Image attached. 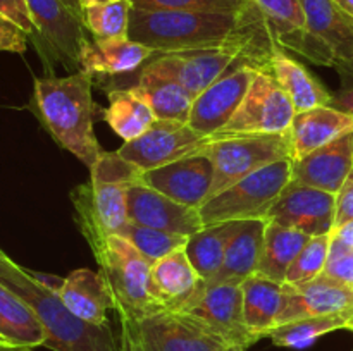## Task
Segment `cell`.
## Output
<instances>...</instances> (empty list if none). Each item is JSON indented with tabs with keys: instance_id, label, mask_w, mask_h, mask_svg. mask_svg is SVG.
<instances>
[{
	"instance_id": "8",
	"label": "cell",
	"mask_w": 353,
	"mask_h": 351,
	"mask_svg": "<svg viewBox=\"0 0 353 351\" xmlns=\"http://www.w3.org/2000/svg\"><path fill=\"white\" fill-rule=\"evenodd\" d=\"M295 114L292 100L274 76L269 71H259L234 116L214 136L281 134L292 127Z\"/></svg>"
},
{
	"instance_id": "7",
	"label": "cell",
	"mask_w": 353,
	"mask_h": 351,
	"mask_svg": "<svg viewBox=\"0 0 353 351\" xmlns=\"http://www.w3.org/2000/svg\"><path fill=\"white\" fill-rule=\"evenodd\" d=\"M90 182L81 184L92 212L107 234L123 233L128 219V193L141 182L143 172L119 151H102L90 169Z\"/></svg>"
},
{
	"instance_id": "26",
	"label": "cell",
	"mask_w": 353,
	"mask_h": 351,
	"mask_svg": "<svg viewBox=\"0 0 353 351\" xmlns=\"http://www.w3.org/2000/svg\"><path fill=\"white\" fill-rule=\"evenodd\" d=\"M131 89L148 103L159 120L188 123L195 96L174 79L141 69L137 85Z\"/></svg>"
},
{
	"instance_id": "14",
	"label": "cell",
	"mask_w": 353,
	"mask_h": 351,
	"mask_svg": "<svg viewBox=\"0 0 353 351\" xmlns=\"http://www.w3.org/2000/svg\"><path fill=\"white\" fill-rule=\"evenodd\" d=\"M353 286L326 274L300 284L283 282V298L276 326L299 319L352 312Z\"/></svg>"
},
{
	"instance_id": "19",
	"label": "cell",
	"mask_w": 353,
	"mask_h": 351,
	"mask_svg": "<svg viewBox=\"0 0 353 351\" xmlns=\"http://www.w3.org/2000/svg\"><path fill=\"white\" fill-rule=\"evenodd\" d=\"M353 171V133L293 160L292 184H303L336 195Z\"/></svg>"
},
{
	"instance_id": "50",
	"label": "cell",
	"mask_w": 353,
	"mask_h": 351,
	"mask_svg": "<svg viewBox=\"0 0 353 351\" xmlns=\"http://www.w3.org/2000/svg\"><path fill=\"white\" fill-rule=\"evenodd\" d=\"M348 330H352L353 332V313H352V317H350V322H348V327H347Z\"/></svg>"
},
{
	"instance_id": "27",
	"label": "cell",
	"mask_w": 353,
	"mask_h": 351,
	"mask_svg": "<svg viewBox=\"0 0 353 351\" xmlns=\"http://www.w3.org/2000/svg\"><path fill=\"white\" fill-rule=\"evenodd\" d=\"M0 339L26 348L45 346L47 334L37 313L12 289L0 282Z\"/></svg>"
},
{
	"instance_id": "35",
	"label": "cell",
	"mask_w": 353,
	"mask_h": 351,
	"mask_svg": "<svg viewBox=\"0 0 353 351\" xmlns=\"http://www.w3.org/2000/svg\"><path fill=\"white\" fill-rule=\"evenodd\" d=\"M274 33L281 47L290 36L305 31V14L300 0H250Z\"/></svg>"
},
{
	"instance_id": "11",
	"label": "cell",
	"mask_w": 353,
	"mask_h": 351,
	"mask_svg": "<svg viewBox=\"0 0 353 351\" xmlns=\"http://www.w3.org/2000/svg\"><path fill=\"white\" fill-rule=\"evenodd\" d=\"M181 312L200 320L228 346L248 348L257 343L245 322L241 284L202 282V288Z\"/></svg>"
},
{
	"instance_id": "47",
	"label": "cell",
	"mask_w": 353,
	"mask_h": 351,
	"mask_svg": "<svg viewBox=\"0 0 353 351\" xmlns=\"http://www.w3.org/2000/svg\"><path fill=\"white\" fill-rule=\"evenodd\" d=\"M345 12H348L350 16H353V0H334Z\"/></svg>"
},
{
	"instance_id": "13",
	"label": "cell",
	"mask_w": 353,
	"mask_h": 351,
	"mask_svg": "<svg viewBox=\"0 0 353 351\" xmlns=\"http://www.w3.org/2000/svg\"><path fill=\"white\" fill-rule=\"evenodd\" d=\"M236 58H241V52L233 47L155 54L145 64L143 71L174 79L196 98L203 89L217 81Z\"/></svg>"
},
{
	"instance_id": "12",
	"label": "cell",
	"mask_w": 353,
	"mask_h": 351,
	"mask_svg": "<svg viewBox=\"0 0 353 351\" xmlns=\"http://www.w3.org/2000/svg\"><path fill=\"white\" fill-rule=\"evenodd\" d=\"M259 69L236 58L230 69L193 100L188 124L200 134L212 138L231 120L243 102Z\"/></svg>"
},
{
	"instance_id": "37",
	"label": "cell",
	"mask_w": 353,
	"mask_h": 351,
	"mask_svg": "<svg viewBox=\"0 0 353 351\" xmlns=\"http://www.w3.org/2000/svg\"><path fill=\"white\" fill-rule=\"evenodd\" d=\"M248 0H131L134 9L145 10H196V12L236 14Z\"/></svg>"
},
{
	"instance_id": "4",
	"label": "cell",
	"mask_w": 353,
	"mask_h": 351,
	"mask_svg": "<svg viewBox=\"0 0 353 351\" xmlns=\"http://www.w3.org/2000/svg\"><path fill=\"white\" fill-rule=\"evenodd\" d=\"M119 351H228V344L200 320L161 310L138 319H119Z\"/></svg>"
},
{
	"instance_id": "9",
	"label": "cell",
	"mask_w": 353,
	"mask_h": 351,
	"mask_svg": "<svg viewBox=\"0 0 353 351\" xmlns=\"http://www.w3.org/2000/svg\"><path fill=\"white\" fill-rule=\"evenodd\" d=\"M212 138L200 134L188 123L155 120L137 140L126 141L119 155L141 172L200 153Z\"/></svg>"
},
{
	"instance_id": "10",
	"label": "cell",
	"mask_w": 353,
	"mask_h": 351,
	"mask_svg": "<svg viewBox=\"0 0 353 351\" xmlns=\"http://www.w3.org/2000/svg\"><path fill=\"white\" fill-rule=\"evenodd\" d=\"M37 26L34 45L41 55L79 71V55L90 40L85 19L72 12L62 0H28Z\"/></svg>"
},
{
	"instance_id": "52",
	"label": "cell",
	"mask_w": 353,
	"mask_h": 351,
	"mask_svg": "<svg viewBox=\"0 0 353 351\" xmlns=\"http://www.w3.org/2000/svg\"><path fill=\"white\" fill-rule=\"evenodd\" d=\"M2 341H3V339H2Z\"/></svg>"
},
{
	"instance_id": "38",
	"label": "cell",
	"mask_w": 353,
	"mask_h": 351,
	"mask_svg": "<svg viewBox=\"0 0 353 351\" xmlns=\"http://www.w3.org/2000/svg\"><path fill=\"white\" fill-rule=\"evenodd\" d=\"M323 274L348 286H353V248L347 246L343 241L334 237L333 234H331L330 253H327L326 267H324Z\"/></svg>"
},
{
	"instance_id": "29",
	"label": "cell",
	"mask_w": 353,
	"mask_h": 351,
	"mask_svg": "<svg viewBox=\"0 0 353 351\" xmlns=\"http://www.w3.org/2000/svg\"><path fill=\"white\" fill-rule=\"evenodd\" d=\"M310 237L312 236L302 233V231L283 226L274 220H268L261 260H259L255 274L272 279V281L285 282L290 265L299 257V253L309 243Z\"/></svg>"
},
{
	"instance_id": "49",
	"label": "cell",
	"mask_w": 353,
	"mask_h": 351,
	"mask_svg": "<svg viewBox=\"0 0 353 351\" xmlns=\"http://www.w3.org/2000/svg\"><path fill=\"white\" fill-rule=\"evenodd\" d=\"M228 351H247V348H243V346H230V348H228Z\"/></svg>"
},
{
	"instance_id": "40",
	"label": "cell",
	"mask_w": 353,
	"mask_h": 351,
	"mask_svg": "<svg viewBox=\"0 0 353 351\" xmlns=\"http://www.w3.org/2000/svg\"><path fill=\"white\" fill-rule=\"evenodd\" d=\"M28 47V36L0 16V52H12V54H23Z\"/></svg>"
},
{
	"instance_id": "48",
	"label": "cell",
	"mask_w": 353,
	"mask_h": 351,
	"mask_svg": "<svg viewBox=\"0 0 353 351\" xmlns=\"http://www.w3.org/2000/svg\"><path fill=\"white\" fill-rule=\"evenodd\" d=\"M83 6H93V3H102V2H109V0H81Z\"/></svg>"
},
{
	"instance_id": "24",
	"label": "cell",
	"mask_w": 353,
	"mask_h": 351,
	"mask_svg": "<svg viewBox=\"0 0 353 351\" xmlns=\"http://www.w3.org/2000/svg\"><path fill=\"white\" fill-rule=\"evenodd\" d=\"M269 72L290 96L296 112L326 107L331 103L333 93L305 65L290 57L279 45L272 50L269 58Z\"/></svg>"
},
{
	"instance_id": "51",
	"label": "cell",
	"mask_w": 353,
	"mask_h": 351,
	"mask_svg": "<svg viewBox=\"0 0 353 351\" xmlns=\"http://www.w3.org/2000/svg\"><path fill=\"white\" fill-rule=\"evenodd\" d=\"M0 253H3V251H2V250H0Z\"/></svg>"
},
{
	"instance_id": "46",
	"label": "cell",
	"mask_w": 353,
	"mask_h": 351,
	"mask_svg": "<svg viewBox=\"0 0 353 351\" xmlns=\"http://www.w3.org/2000/svg\"><path fill=\"white\" fill-rule=\"evenodd\" d=\"M0 351H31V350H26V348H21V346H14V344L7 343V341L0 339Z\"/></svg>"
},
{
	"instance_id": "6",
	"label": "cell",
	"mask_w": 353,
	"mask_h": 351,
	"mask_svg": "<svg viewBox=\"0 0 353 351\" xmlns=\"http://www.w3.org/2000/svg\"><path fill=\"white\" fill-rule=\"evenodd\" d=\"M288 131L281 134L214 136L203 148V153L209 155L214 164V181L207 200L265 165L283 158H292V140Z\"/></svg>"
},
{
	"instance_id": "53",
	"label": "cell",
	"mask_w": 353,
	"mask_h": 351,
	"mask_svg": "<svg viewBox=\"0 0 353 351\" xmlns=\"http://www.w3.org/2000/svg\"><path fill=\"white\" fill-rule=\"evenodd\" d=\"M352 351H353V350H352Z\"/></svg>"
},
{
	"instance_id": "43",
	"label": "cell",
	"mask_w": 353,
	"mask_h": 351,
	"mask_svg": "<svg viewBox=\"0 0 353 351\" xmlns=\"http://www.w3.org/2000/svg\"><path fill=\"white\" fill-rule=\"evenodd\" d=\"M28 272H30V274L33 275L38 282H41L45 288H48L50 291L61 295V289H62V286H64L65 279L57 277V275H52V274H45V272H33V270H28Z\"/></svg>"
},
{
	"instance_id": "41",
	"label": "cell",
	"mask_w": 353,
	"mask_h": 351,
	"mask_svg": "<svg viewBox=\"0 0 353 351\" xmlns=\"http://www.w3.org/2000/svg\"><path fill=\"white\" fill-rule=\"evenodd\" d=\"M353 219V171L343 182L340 191L336 193V215H334V227L348 222Z\"/></svg>"
},
{
	"instance_id": "28",
	"label": "cell",
	"mask_w": 353,
	"mask_h": 351,
	"mask_svg": "<svg viewBox=\"0 0 353 351\" xmlns=\"http://www.w3.org/2000/svg\"><path fill=\"white\" fill-rule=\"evenodd\" d=\"M243 291V315L248 330L255 339L268 337L276 327L283 298V282L254 274L241 282Z\"/></svg>"
},
{
	"instance_id": "18",
	"label": "cell",
	"mask_w": 353,
	"mask_h": 351,
	"mask_svg": "<svg viewBox=\"0 0 353 351\" xmlns=\"http://www.w3.org/2000/svg\"><path fill=\"white\" fill-rule=\"evenodd\" d=\"M305 30L326 45L341 76L353 81V16L334 0H300Z\"/></svg>"
},
{
	"instance_id": "44",
	"label": "cell",
	"mask_w": 353,
	"mask_h": 351,
	"mask_svg": "<svg viewBox=\"0 0 353 351\" xmlns=\"http://www.w3.org/2000/svg\"><path fill=\"white\" fill-rule=\"evenodd\" d=\"M331 234H333L334 237H338L340 241H343L347 246L353 248V219L348 220V222L341 224V226L334 227Z\"/></svg>"
},
{
	"instance_id": "5",
	"label": "cell",
	"mask_w": 353,
	"mask_h": 351,
	"mask_svg": "<svg viewBox=\"0 0 353 351\" xmlns=\"http://www.w3.org/2000/svg\"><path fill=\"white\" fill-rule=\"evenodd\" d=\"M292 158L269 164L240 179L199 209L203 227L230 220L268 219L286 186L292 181Z\"/></svg>"
},
{
	"instance_id": "36",
	"label": "cell",
	"mask_w": 353,
	"mask_h": 351,
	"mask_svg": "<svg viewBox=\"0 0 353 351\" xmlns=\"http://www.w3.org/2000/svg\"><path fill=\"white\" fill-rule=\"evenodd\" d=\"M331 234H323V236H312L309 243L303 246L299 257L293 260L286 272L285 282L288 284H300L316 279L321 275L326 267L327 253H330Z\"/></svg>"
},
{
	"instance_id": "21",
	"label": "cell",
	"mask_w": 353,
	"mask_h": 351,
	"mask_svg": "<svg viewBox=\"0 0 353 351\" xmlns=\"http://www.w3.org/2000/svg\"><path fill=\"white\" fill-rule=\"evenodd\" d=\"M202 277L186 257L185 248L165 255L150 270V292L164 310L181 312L202 288Z\"/></svg>"
},
{
	"instance_id": "16",
	"label": "cell",
	"mask_w": 353,
	"mask_h": 351,
	"mask_svg": "<svg viewBox=\"0 0 353 351\" xmlns=\"http://www.w3.org/2000/svg\"><path fill=\"white\" fill-rule=\"evenodd\" d=\"M214 181V164L203 151L143 172L141 182L183 205L200 209Z\"/></svg>"
},
{
	"instance_id": "31",
	"label": "cell",
	"mask_w": 353,
	"mask_h": 351,
	"mask_svg": "<svg viewBox=\"0 0 353 351\" xmlns=\"http://www.w3.org/2000/svg\"><path fill=\"white\" fill-rule=\"evenodd\" d=\"M109 107L103 110V119L123 141L137 140L157 120L154 110L131 88L109 89Z\"/></svg>"
},
{
	"instance_id": "39",
	"label": "cell",
	"mask_w": 353,
	"mask_h": 351,
	"mask_svg": "<svg viewBox=\"0 0 353 351\" xmlns=\"http://www.w3.org/2000/svg\"><path fill=\"white\" fill-rule=\"evenodd\" d=\"M0 16L19 28L28 38H37V26L33 23L28 0H0Z\"/></svg>"
},
{
	"instance_id": "15",
	"label": "cell",
	"mask_w": 353,
	"mask_h": 351,
	"mask_svg": "<svg viewBox=\"0 0 353 351\" xmlns=\"http://www.w3.org/2000/svg\"><path fill=\"white\" fill-rule=\"evenodd\" d=\"M334 215L336 195L290 182L269 210L268 220L299 229L309 236H323L333 233Z\"/></svg>"
},
{
	"instance_id": "30",
	"label": "cell",
	"mask_w": 353,
	"mask_h": 351,
	"mask_svg": "<svg viewBox=\"0 0 353 351\" xmlns=\"http://www.w3.org/2000/svg\"><path fill=\"white\" fill-rule=\"evenodd\" d=\"M243 220H230V222L205 226L199 233L188 236L185 251L193 268L199 272L202 281H210L223 265L224 253L233 240L234 234L241 227Z\"/></svg>"
},
{
	"instance_id": "33",
	"label": "cell",
	"mask_w": 353,
	"mask_h": 351,
	"mask_svg": "<svg viewBox=\"0 0 353 351\" xmlns=\"http://www.w3.org/2000/svg\"><path fill=\"white\" fill-rule=\"evenodd\" d=\"M131 9V0H109L86 6V30L95 38H128Z\"/></svg>"
},
{
	"instance_id": "32",
	"label": "cell",
	"mask_w": 353,
	"mask_h": 351,
	"mask_svg": "<svg viewBox=\"0 0 353 351\" xmlns=\"http://www.w3.org/2000/svg\"><path fill=\"white\" fill-rule=\"evenodd\" d=\"M352 313L353 310L352 312L333 313V315H317L293 320V322L276 326L274 329L269 330L268 337L274 346L302 350V348L314 344L319 337L326 336V334L347 329Z\"/></svg>"
},
{
	"instance_id": "34",
	"label": "cell",
	"mask_w": 353,
	"mask_h": 351,
	"mask_svg": "<svg viewBox=\"0 0 353 351\" xmlns=\"http://www.w3.org/2000/svg\"><path fill=\"white\" fill-rule=\"evenodd\" d=\"M119 236L126 237L152 265L164 258L165 255L172 253L179 248H185L186 241H188V236H183V234L152 229V227L138 226L133 222L128 224Z\"/></svg>"
},
{
	"instance_id": "25",
	"label": "cell",
	"mask_w": 353,
	"mask_h": 351,
	"mask_svg": "<svg viewBox=\"0 0 353 351\" xmlns=\"http://www.w3.org/2000/svg\"><path fill=\"white\" fill-rule=\"evenodd\" d=\"M265 226H268V219L243 220L238 233L228 244L221 268L210 281L203 282H209V284H223V282L241 284L245 279L254 275L257 272L259 260H261Z\"/></svg>"
},
{
	"instance_id": "22",
	"label": "cell",
	"mask_w": 353,
	"mask_h": 351,
	"mask_svg": "<svg viewBox=\"0 0 353 351\" xmlns=\"http://www.w3.org/2000/svg\"><path fill=\"white\" fill-rule=\"evenodd\" d=\"M288 133L292 140V160H300L317 148L353 133V116L330 105L316 107L296 112Z\"/></svg>"
},
{
	"instance_id": "3",
	"label": "cell",
	"mask_w": 353,
	"mask_h": 351,
	"mask_svg": "<svg viewBox=\"0 0 353 351\" xmlns=\"http://www.w3.org/2000/svg\"><path fill=\"white\" fill-rule=\"evenodd\" d=\"M0 282L37 313L47 334L43 348L52 351H119V339L110 326H93L72 315L57 292L45 288L28 268L19 267L6 253H0Z\"/></svg>"
},
{
	"instance_id": "23",
	"label": "cell",
	"mask_w": 353,
	"mask_h": 351,
	"mask_svg": "<svg viewBox=\"0 0 353 351\" xmlns=\"http://www.w3.org/2000/svg\"><path fill=\"white\" fill-rule=\"evenodd\" d=\"M61 299L69 312L93 326H110L107 312L114 308L109 288L100 272L78 268L65 277Z\"/></svg>"
},
{
	"instance_id": "20",
	"label": "cell",
	"mask_w": 353,
	"mask_h": 351,
	"mask_svg": "<svg viewBox=\"0 0 353 351\" xmlns=\"http://www.w3.org/2000/svg\"><path fill=\"white\" fill-rule=\"evenodd\" d=\"M154 55L152 48L130 38H95L83 47L79 71L88 72L93 79L117 78L141 72Z\"/></svg>"
},
{
	"instance_id": "45",
	"label": "cell",
	"mask_w": 353,
	"mask_h": 351,
	"mask_svg": "<svg viewBox=\"0 0 353 351\" xmlns=\"http://www.w3.org/2000/svg\"><path fill=\"white\" fill-rule=\"evenodd\" d=\"M62 2H64L72 12L78 14V16H81L83 19H85V6H83L81 0H62Z\"/></svg>"
},
{
	"instance_id": "42",
	"label": "cell",
	"mask_w": 353,
	"mask_h": 351,
	"mask_svg": "<svg viewBox=\"0 0 353 351\" xmlns=\"http://www.w3.org/2000/svg\"><path fill=\"white\" fill-rule=\"evenodd\" d=\"M330 107L340 110V112L348 114V116H353V83L341 88L338 93H334Z\"/></svg>"
},
{
	"instance_id": "1",
	"label": "cell",
	"mask_w": 353,
	"mask_h": 351,
	"mask_svg": "<svg viewBox=\"0 0 353 351\" xmlns=\"http://www.w3.org/2000/svg\"><path fill=\"white\" fill-rule=\"evenodd\" d=\"M71 200L76 222L99 264L117 317L138 319L164 310L150 292V262L126 237L103 231L93 215L81 184L71 193Z\"/></svg>"
},
{
	"instance_id": "17",
	"label": "cell",
	"mask_w": 353,
	"mask_h": 351,
	"mask_svg": "<svg viewBox=\"0 0 353 351\" xmlns=\"http://www.w3.org/2000/svg\"><path fill=\"white\" fill-rule=\"evenodd\" d=\"M128 219L138 226L192 236L203 227L199 209L183 205L138 182L128 193Z\"/></svg>"
},
{
	"instance_id": "2",
	"label": "cell",
	"mask_w": 353,
	"mask_h": 351,
	"mask_svg": "<svg viewBox=\"0 0 353 351\" xmlns=\"http://www.w3.org/2000/svg\"><path fill=\"white\" fill-rule=\"evenodd\" d=\"M93 76L76 71L34 79L33 109L55 141L88 169L102 153L93 129Z\"/></svg>"
}]
</instances>
